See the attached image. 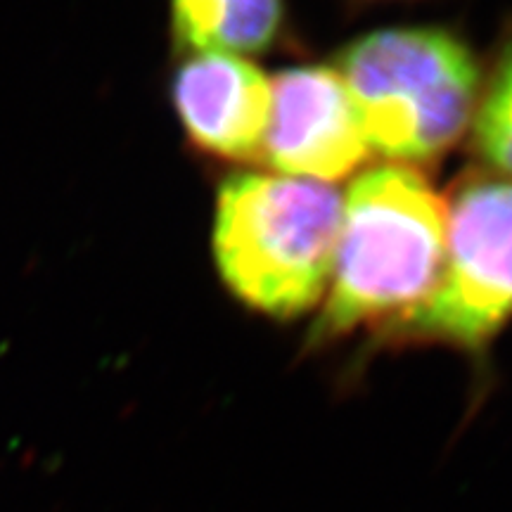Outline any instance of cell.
Returning a JSON list of instances; mask_svg holds the SVG:
<instances>
[{
  "instance_id": "cell-1",
  "label": "cell",
  "mask_w": 512,
  "mask_h": 512,
  "mask_svg": "<svg viewBox=\"0 0 512 512\" xmlns=\"http://www.w3.org/2000/svg\"><path fill=\"white\" fill-rule=\"evenodd\" d=\"M446 256V200L413 166L382 164L351 183L328 299L311 342L380 335L430 297Z\"/></svg>"
},
{
  "instance_id": "cell-2",
  "label": "cell",
  "mask_w": 512,
  "mask_h": 512,
  "mask_svg": "<svg viewBox=\"0 0 512 512\" xmlns=\"http://www.w3.org/2000/svg\"><path fill=\"white\" fill-rule=\"evenodd\" d=\"M370 150L389 164H432L470 133L484 69L444 27H387L354 38L335 64Z\"/></svg>"
},
{
  "instance_id": "cell-3",
  "label": "cell",
  "mask_w": 512,
  "mask_h": 512,
  "mask_svg": "<svg viewBox=\"0 0 512 512\" xmlns=\"http://www.w3.org/2000/svg\"><path fill=\"white\" fill-rule=\"evenodd\" d=\"M342 209L330 183L271 174L226 178L211 235L223 285L271 318L313 309L330 285Z\"/></svg>"
},
{
  "instance_id": "cell-4",
  "label": "cell",
  "mask_w": 512,
  "mask_h": 512,
  "mask_svg": "<svg viewBox=\"0 0 512 512\" xmlns=\"http://www.w3.org/2000/svg\"><path fill=\"white\" fill-rule=\"evenodd\" d=\"M512 323V181L470 171L446 202V256L418 309L382 342H432L479 354Z\"/></svg>"
},
{
  "instance_id": "cell-5",
  "label": "cell",
  "mask_w": 512,
  "mask_h": 512,
  "mask_svg": "<svg viewBox=\"0 0 512 512\" xmlns=\"http://www.w3.org/2000/svg\"><path fill=\"white\" fill-rule=\"evenodd\" d=\"M368 155L361 119L335 67L299 64L275 76L261 157L280 176L332 183Z\"/></svg>"
},
{
  "instance_id": "cell-6",
  "label": "cell",
  "mask_w": 512,
  "mask_h": 512,
  "mask_svg": "<svg viewBox=\"0 0 512 512\" xmlns=\"http://www.w3.org/2000/svg\"><path fill=\"white\" fill-rule=\"evenodd\" d=\"M174 107L190 145L230 164L264 155L271 83L247 57L190 53L174 74Z\"/></svg>"
},
{
  "instance_id": "cell-7",
  "label": "cell",
  "mask_w": 512,
  "mask_h": 512,
  "mask_svg": "<svg viewBox=\"0 0 512 512\" xmlns=\"http://www.w3.org/2000/svg\"><path fill=\"white\" fill-rule=\"evenodd\" d=\"M171 34L183 53L261 55L283 41L285 0H169Z\"/></svg>"
},
{
  "instance_id": "cell-8",
  "label": "cell",
  "mask_w": 512,
  "mask_h": 512,
  "mask_svg": "<svg viewBox=\"0 0 512 512\" xmlns=\"http://www.w3.org/2000/svg\"><path fill=\"white\" fill-rule=\"evenodd\" d=\"M470 138L484 171L512 181V31L484 74Z\"/></svg>"
}]
</instances>
